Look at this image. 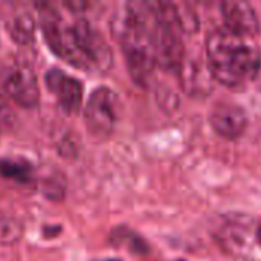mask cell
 I'll return each mask as SVG.
<instances>
[{
    "mask_svg": "<svg viewBox=\"0 0 261 261\" xmlns=\"http://www.w3.org/2000/svg\"><path fill=\"white\" fill-rule=\"evenodd\" d=\"M0 176L11 179L21 185H28L34 180V168L26 161L2 159L0 161Z\"/></svg>",
    "mask_w": 261,
    "mask_h": 261,
    "instance_id": "obj_9",
    "label": "cell"
},
{
    "mask_svg": "<svg viewBox=\"0 0 261 261\" xmlns=\"http://www.w3.org/2000/svg\"><path fill=\"white\" fill-rule=\"evenodd\" d=\"M38 21L49 49L67 64L87 72H107L112 50L104 37L84 18L66 23L60 12L47 3L35 5Z\"/></svg>",
    "mask_w": 261,
    "mask_h": 261,
    "instance_id": "obj_1",
    "label": "cell"
},
{
    "mask_svg": "<svg viewBox=\"0 0 261 261\" xmlns=\"http://www.w3.org/2000/svg\"><path fill=\"white\" fill-rule=\"evenodd\" d=\"M8 31L11 34V38H14L20 44H28L34 40V32H35V21L29 12H23L15 15L9 24Z\"/></svg>",
    "mask_w": 261,
    "mask_h": 261,
    "instance_id": "obj_10",
    "label": "cell"
},
{
    "mask_svg": "<svg viewBox=\"0 0 261 261\" xmlns=\"http://www.w3.org/2000/svg\"><path fill=\"white\" fill-rule=\"evenodd\" d=\"M23 232V226L12 217H0V245L15 243Z\"/></svg>",
    "mask_w": 261,
    "mask_h": 261,
    "instance_id": "obj_11",
    "label": "cell"
},
{
    "mask_svg": "<svg viewBox=\"0 0 261 261\" xmlns=\"http://www.w3.org/2000/svg\"><path fill=\"white\" fill-rule=\"evenodd\" d=\"M119 113V98L113 90L109 87L93 90L84 110L87 132L96 139H107L116 127Z\"/></svg>",
    "mask_w": 261,
    "mask_h": 261,
    "instance_id": "obj_4",
    "label": "cell"
},
{
    "mask_svg": "<svg viewBox=\"0 0 261 261\" xmlns=\"http://www.w3.org/2000/svg\"><path fill=\"white\" fill-rule=\"evenodd\" d=\"M14 119H15V116H14V112H12L9 102L0 93V133L9 130L14 124Z\"/></svg>",
    "mask_w": 261,
    "mask_h": 261,
    "instance_id": "obj_12",
    "label": "cell"
},
{
    "mask_svg": "<svg viewBox=\"0 0 261 261\" xmlns=\"http://www.w3.org/2000/svg\"><path fill=\"white\" fill-rule=\"evenodd\" d=\"M44 81L54 93L58 106L67 115H76L83 106V84L64 70L52 67L46 72Z\"/></svg>",
    "mask_w": 261,
    "mask_h": 261,
    "instance_id": "obj_6",
    "label": "cell"
},
{
    "mask_svg": "<svg viewBox=\"0 0 261 261\" xmlns=\"http://www.w3.org/2000/svg\"><path fill=\"white\" fill-rule=\"evenodd\" d=\"M222 15L225 20V28L234 34L255 38L260 32L258 17L248 2L222 3Z\"/></svg>",
    "mask_w": 261,
    "mask_h": 261,
    "instance_id": "obj_7",
    "label": "cell"
},
{
    "mask_svg": "<svg viewBox=\"0 0 261 261\" xmlns=\"http://www.w3.org/2000/svg\"><path fill=\"white\" fill-rule=\"evenodd\" d=\"M176 261H185V260H176Z\"/></svg>",
    "mask_w": 261,
    "mask_h": 261,
    "instance_id": "obj_15",
    "label": "cell"
},
{
    "mask_svg": "<svg viewBox=\"0 0 261 261\" xmlns=\"http://www.w3.org/2000/svg\"><path fill=\"white\" fill-rule=\"evenodd\" d=\"M206 60L214 80L229 89L245 87L261 70V52L254 38L234 34L226 28L208 37Z\"/></svg>",
    "mask_w": 261,
    "mask_h": 261,
    "instance_id": "obj_2",
    "label": "cell"
},
{
    "mask_svg": "<svg viewBox=\"0 0 261 261\" xmlns=\"http://www.w3.org/2000/svg\"><path fill=\"white\" fill-rule=\"evenodd\" d=\"M99 261H119V260H110V258H109V260H99Z\"/></svg>",
    "mask_w": 261,
    "mask_h": 261,
    "instance_id": "obj_14",
    "label": "cell"
},
{
    "mask_svg": "<svg viewBox=\"0 0 261 261\" xmlns=\"http://www.w3.org/2000/svg\"><path fill=\"white\" fill-rule=\"evenodd\" d=\"M0 87L18 106L32 109L40 101L34 69L24 61H11L0 69Z\"/></svg>",
    "mask_w": 261,
    "mask_h": 261,
    "instance_id": "obj_5",
    "label": "cell"
},
{
    "mask_svg": "<svg viewBox=\"0 0 261 261\" xmlns=\"http://www.w3.org/2000/svg\"><path fill=\"white\" fill-rule=\"evenodd\" d=\"M211 125L220 136L226 139H237L243 135L248 125L246 113L242 107L234 104H219L211 112Z\"/></svg>",
    "mask_w": 261,
    "mask_h": 261,
    "instance_id": "obj_8",
    "label": "cell"
},
{
    "mask_svg": "<svg viewBox=\"0 0 261 261\" xmlns=\"http://www.w3.org/2000/svg\"><path fill=\"white\" fill-rule=\"evenodd\" d=\"M257 237H258V242H260V245H261V225H260V228H258V231H257Z\"/></svg>",
    "mask_w": 261,
    "mask_h": 261,
    "instance_id": "obj_13",
    "label": "cell"
},
{
    "mask_svg": "<svg viewBox=\"0 0 261 261\" xmlns=\"http://www.w3.org/2000/svg\"><path fill=\"white\" fill-rule=\"evenodd\" d=\"M153 28V3H127L116 24V35L125 54L128 70L139 84H144L150 78L158 64Z\"/></svg>",
    "mask_w": 261,
    "mask_h": 261,
    "instance_id": "obj_3",
    "label": "cell"
}]
</instances>
